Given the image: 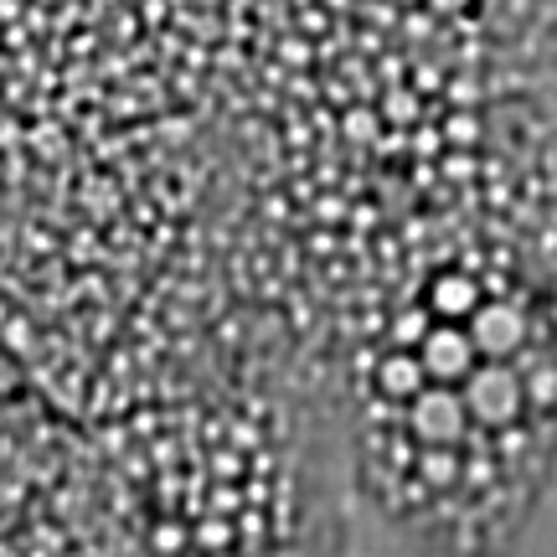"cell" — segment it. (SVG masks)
Here are the masks:
<instances>
[{
	"instance_id": "cell-1",
	"label": "cell",
	"mask_w": 557,
	"mask_h": 557,
	"mask_svg": "<svg viewBox=\"0 0 557 557\" xmlns=\"http://www.w3.org/2000/svg\"><path fill=\"white\" fill-rule=\"evenodd\" d=\"M346 393L382 557H527L557 496V278L511 233L444 243L393 284Z\"/></svg>"
}]
</instances>
